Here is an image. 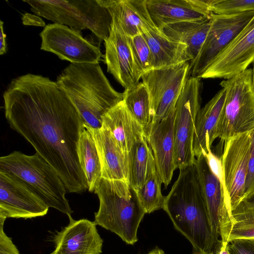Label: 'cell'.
I'll list each match as a JSON object with an SVG mask.
<instances>
[{"mask_svg":"<svg viewBox=\"0 0 254 254\" xmlns=\"http://www.w3.org/2000/svg\"><path fill=\"white\" fill-rule=\"evenodd\" d=\"M3 98L10 127L53 167L67 192L87 190L78 156L84 123L57 82L27 73L12 79Z\"/></svg>","mask_w":254,"mask_h":254,"instance_id":"cell-1","label":"cell"},{"mask_svg":"<svg viewBox=\"0 0 254 254\" xmlns=\"http://www.w3.org/2000/svg\"><path fill=\"white\" fill-rule=\"evenodd\" d=\"M163 209L175 229L190 243L191 254L209 253L219 242L212 232L194 164L180 170L178 179L165 196Z\"/></svg>","mask_w":254,"mask_h":254,"instance_id":"cell-2","label":"cell"},{"mask_svg":"<svg viewBox=\"0 0 254 254\" xmlns=\"http://www.w3.org/2000/svg\"><path fill=\"white\" fill-rule=\"evenodd\" d=\"M90 127H102L103 116L123 101L124 92L116 91L99 63L70 64L56 81Z\"/></svg>","mask_w":254,"mask_h":254,"instance_id":"cell-3","label":"cell"},{"mask_svg":"<svg viewBox=\"0 0 254 254\" xmlns=\"http://www.w3.org/2000/svg\"><path fill=\"white\" fill-rule=\"evenodd\" d=\"M94 192L99 200L95 224L114 233L127 244L134 245L146 214L136 191L128 182L102 178Z\"/></svg>","mask_w":254,"mask_h":254,"instance_id":"cell-4","label":"cell"},{"mask_svg":"<svg viewBox=\"0 0 254 254\" xmlns=\"http://www.w3.org/2000/svg\"><path fill=\"white\" fill-rule=\"evenodd\" d=\"M31 10L54 23L80 32L90 30L99 42L110 35L112 17L106 0H23Z\"/></svg>","mask_w":254,"mask_h":254,"instance_id":"cell-5","label":"cell"},{"mask_svg":"<svg viewBox=\"0 0 254 254\" xmlns=\"http://www.w3.org/2000/svg\"><path fill=\"white\" fill-rule=\"evenodd\" d=\"M0 170L23 180L49 207L71 216L73 211L65 197L67 189L53 167L39 154L28 155L14 151L0 158Z\"/></svg>","mask_w":254,"mask_h":254,"instance_id":"cell-6","label":"cell"},{"mask_svg":"<svg viewBox=\"0 0 254 254\" xmlns=\"http://www.w3.org/2000/svg\"><path fill=\"white\" fill-rule=\"evenodd\" d=\"M220 85L226 91L224 105L213 140L225 142L236 135L254 129V85L252 68H248Z\"/></svg>","mask_w":254,"mask_h":254,"instance_id":"cell-7","label":"cell"},{"mask_svg":"<svg viewBox=\"0 0 254 254\" xmlns=\"http://www.w3.org/2000/svg\"><path fill=\"white\" fill-rule=\"evenodd\" d=\"M200 79L190 77L176 102L175 118V165L184 169L194 163L192 143L197 116L200 110Z\"/></svg>","mask_w":254,"mask_h":254,"instance_id":"cell-8","label":"cell"},{"mask_svg":"<svg viewBox=\"0 0 254 254\" xmlns=\"http://www.w3.org/2000/svg\"><path fill=\"white\" fill-rule=\"evenodd\" d=\"M190 63L153 68L141 76L150 97L153 119L146 134L155 127L176 105L189 78Z\"/></svg>","mask_w":254,"mask_h":254,"instance_id":"cell-9","label":"cell"},{"mask_svg":"<svg viewBox=\"0 0 254 254\" xmlns=\"http://www.w3.org/2000/svg\"><path fill=\"white\" fill-rule=\"evenodd\" d=\"M251 143L250 132L234 136L224 142L220 158L225 203L231 217L232 211L244 199Z\"/></svg>","mask_w":254,"mask_h":254,"instance_id":"cell-10","label":"cell"},{"mask_svg":"<svg viewBox=\"0 0 254 254\" xmlns=\"http://www.w3.org/2000/svg\"><path fill=\"white\" fill-rule=\"evenodd\" d=\"M41 50L54 53L71 64H97L103 57L99 46L80 32L57 23L46 25L40 34Z\"/></svg>","mask_w":254,"mask_h":254,"instance_id":"cell-11","label":"cell"},{"mask_svg":"<svg viewBox=\"0 0 254 254\" xmlns=\"http://www.w3.org/2000/svg\"><path fill=\"white\" fill-rule=\"evenodd\" d=\"M254 15V11L230 15L212 14L205 41L196 57L190 62L191 77H198Z\"/></svg>","mask_w":254,"mask_h":254,"instance_id":"cell-12","label":"cell"},{"mask_svg":"<svg viewBox=\"0 0 254 254\" xmlns=\"http://www.w3.org/2000/svg\"><path fill=\"white\" fill-rule=\"evenodd\" d=\"M49 208L23 180L0 170V218L26 219L43 216Z\"/></svg>","mask_w":254,"mask_h":254,"instance_id":"cell-13","label":"cell"},{"mask_svg":"<svg viewBox=\"0 0 254 254\" xmlns=\"http://www.w3.org/2000/svg\"><path fill=\"white\" fill-rule=\"evenodd\" d=\"M254 62V15L199 78H231Z\"/></svg>","mask_w":254,"mask_h":254,"instance_id":"cell-14","label":"cell"},{"mask_svg":"<svg viewBox=\"0 0 254 254\" xmlns=\"http://www.w3.org/2000/svg\"><path fill=\"white\" fill-rule=\"evenodd\" d=\"M194 164L213 234L217 240L228 243L232 218L226 205L223 185L211 171L203 154L195 158Z\"/></svg>","mask_w":254,"mask_h":254,"instance_id":"cell-15","label":"cell"},{"mask_svg":"<svg viewBox=\"0 0 254 254\" xmlns=\"http://www.w3.org/2000/svg\"><path fill=\"white\" fill-rule=\"evenodd\" d=\"M104 61L107 71L125 88H130L139 82L142 74L135 63L130 37L112 22L109 36L104 41Z\"/></svg>","mask_w":254,"mask_h":254,"instance_id":"cell-16","label":"cell"},{"mask_svg":"<svg viewBox=\"0 0 254 254\" xmlns=\"http://www.w3.org/2000/svg\"><path fill=\"white\" fill-rule=\"evenodd\" d=\"M68 217V224L54 235L55 248L50 254H101L103 241L95 223Z\"/></svg>","mask_w":254,"mask_h":254,"instance_id":"cell-17","label":"cell"},{"mask_svg":"<svg viewBox=\"0 0 254 254\" xmlns=\"http://www.w3.org/2000/svg\"><path fill=\"white\" fill-rule=\"evenodd\" d=\"M155 26L160 31L165 26L182 21L208 19L212 15V0H146Z\"/></svg>","mask_w":254,"mask_h":254,"instance_id":"cell-18","label":"cell"},{"mask_svg":"<svg viewBox=\"0 0 254 254\" xmlns=\"http://www.w3.org/2000/svg\"><path fill=\"white\" fill-rule=\"evenodd\" d=\"M176 105L146 134L152 150L156 171L166 189L171 183L175 165V118Z\"/></svg>","mask_w":254,"mask_h":254,"instance_id":"cell-19","label":"cell"},{"mask_svg":"<svg viewBox=\"0 0 254 254\" xmlns=\"http://www.w3.org/2000/svg\"><path fill=\"white\" fill-rule=\"evenodd\" d=\"M91 128L100 159L102 178L129 182L128 153L123 152L107 129L102 127Z\"/></svg>","mask_w":254,"mask_h":254,"instance_id":"cell-20","label":"cell"},{"mask_svg":"<svg viewBox=\"0 0 254 254\" xmlns=\"http://www.w3.org/2000/svg\"><path fill=\"white\" fill-rule=\"evenodd\" d=\"M113 22L131 38L154 27L146 0H106Z\"/></svg>","mask_w":254,"mask_h":254,"instance_id":"cell-21","label":"cell"},{"mask_svg":"<svg viewBox=\"0 0 254 254\" xmlns=\"http://www.w3.org/2000/svg\"><path fill=\"white\" fill-rule=\"evenodd\" d=\"M102 127L107 129L124 152L128 153L134 144L146 135L143 127L122 101L102 117Z\"/></svg>","mask_w":254,"mask_h":254,"instance_id":"cell-22","label":"cell"},{"mask_svg":"<svg viewBox=\"0 0 254 254\" xmlns=\"http://www.w3.org/2000/svg\"><path fill=\"white\" fill-rule=\"evenodd\" d=\"M226 91L222 88L198 112L193 138L195 158L207 153L214 141L213 136L224 104Z\"/></svg>","mask_w":254,"mask_h":254,"instance_id":"cell-23","label":"cell"},{"mask_svg":"<svg viewBox=\"0 0 254 254\" xmlns=\"http://www.w3.org/2000/svg\"><path fill=\"white\" fill-rule=\"evenodd\" d=\"M143 35L151 50L153 68L191 61L185 44L169 39L157 27L145 31Z\"/></svg>","mask_w":254,"mask_h":254,"instance_id":"cell-24","label":"cell"},{"mask_svg":"<svg viewBox=\"0 0 254 254\" xmlns=\"http://www.w3.org/2000/svg\"><path fill=\"white\" fill-rule=\"evenodd\" d=\"M211 18L170 24L163 27L161 31L169 39L185 44L192 61L205 41Z\"/></svg>","mask_w":254,"mask_h":254,"instance_id":"cell-25","label":"cell"},{"mask_svg":"<svg viewBox=\"0 0 254 254\" xmlns=\"http://www.w3.org/2000/svg\"><path fill=\"white\" fill-rule=\"evenodd\" d=\"M78 156L87 190L94 192L102 178L101 167L91 128L85 123L79 140Z\"/></svg>","mask_w":254,"mask_h":254,"instance_id":"cell-26","label":"cell"},{"mask_svg":"<svg viewBox=\"0 0 254 254\" xmlns=\"http://www.w3.org/2000/svg\"><path fill=\"white\" fill-rule=\"evenodd\" d=\"M129 183L136 190L156 171L152 150L143 136L136 141L128 152Z\"/></svg>","mask_w":254,"mask_h":254,"instance_id":"cell-27","label":"cell"},{"mask_svg":"<svg viewBox=\"0 0 254 254\" xmlns=\"http://www.w3.org/2000/svg\"><path fill=\"white\" fill-rule=\"evenodd\" d=\"M124 92L123 101L127 110L146 132L153 119L150 97L146 86L142 82H138Z\"/></svg>","mask_w":254,"mask_h":254,"instance_id":"cell-28","label":"cell"},{"mask_svg":"<svg viewBox=\"0 0 254 254\" xmlns=\"http://www.w3.org/2000/svg\"><path fill=\"white\" fill-rule=\"evenodd\" d=\"M228 243L237 239H254V202L242 200L231 212Z\"/></svg>","mask_w":254,"mask_h":254,"instance_id":"cell-29","label":"cell"},{"mask_svg":"<svg viewBox=\"0 0 254 254\" xmlns=\"http://www.w3.org/2000/svg\"><path fill=\"white\" fill-rule=\"evenodd\" d=\"M162 181L156 171L149 176L136 191L139 201L146 214L163 209L165 196L161 191Z\"/></svg>","mask_w":254,"mask_h":254,"instance_id":"cell-30","label":"cell"},{"mask_svg":"<svg viewBox=\"0 0 254 254\" xmlns=\"http://www.w3.org/2000/svg\"><path fill=\"white\" fill-rule=\"evenodd\" d=\"M136 65L142 75L153 69L151 50L143 34L130 38Z\"/></svg>","mask_w":254,"mask_h":254,"instance_id":"cell-31","label":"cell"},{"mask_svg":"<svg viewBox=\"0 0 254 254\" xmlns=\"http://www.w3.org/2000/svg\"><path fill=\"white\" fill-rule=\"evenodd\" d=\"M254 11V0H217L212 9L213 14L230 15Z\"/></svg>","mask_w":254,"mask_h":254,"instance_id":"cell-32","label":"cell"},{"mask_svg":"<svg viewBox=\"0 0 254 254\" xmlns=\"http://www.w3.org/2000/svg\"><path fill=\"white\" fill-rule=\"evenodd\" d=\"M251 149L248 169L245 183L244 199L248 198L254 193V129L250 131Z\"/></svg>","mask_w":254,"mask_h":254,"instance_id":"cell-33","label":"cell"},{"mask_svg":"<svg viewBox=\"0 0 254 254\" xmlns=\"http://www.w3.org/2000/svg\"><path fill=\"white\" fill-rule=\"evenodd\" d=\"M229 254H254V239H237L228 243Z\"/></svg>","mask_w":254,"mask_h":254,"instance_id":"cell-34","label":"cell"},{"mask_svg":"<svg viewBox=\"0 0 254 254\" xmlns=\"http://www.w3.org/2000/svg\"><path fill=\"white\" fill-rule=\"evenodd\" d=\"M5 220V219L0 218V254H19L18 250L11 239L4 232Z\"/></svg>","mask_w":254,"mask_h":254,"instance_id":"cell-35","label":"cell"},{"mask_svg":"<svg viewBox=\"0 0 254 254\" xmlns=\"http://www.w3.org/2000/svg\"><path fill=\"white\" fill-rule=\"evenodd\" d=\"M212 173L217 177L223 185V171L221 160L214 154L209 148L207 153L203 154Z\"/></svg>","mask_w":254,"mask_h":254,"instance_id":"cell-36","label":"cell"},{"mask_svg":"<svg viewBox=\"0 0 254 254\" xmlns=\"http://www.w3.org/2000/svg\"><path fill=\"white\" fill-rule=\"evenodd\" d=\"M6 35L4 32L3 22L0 20V55H2L7 52Z\"/></svg>","mask_w":254,"mask_h":254,"instance_id":"cell-37","label":"cell"},{"mask_svg":"<svg viewBox=\"0 0 254 254\" xmlns=\"http://www.w3.org/2000/svg\"><path fill=\"white\" fill-rule=\"evenodd\" d=\"M228 246V243H222L220 240L213 251L206 254H229Z\"/></svg>","mask_w":254,"mask_h":254,"instance_id":"cell-38","label":"cell"},{"mask_svg":"<svg viewBox=\"0 0 254 254\" xmlns=\"http://www.w3.org/2000/svg\"><path fill=\"white\" fill-rule=\"evenodd\" d=\"M148 254H165L164 252L161 249L156 248L150 251Z\"/></svg>","mask_w":254,"mask_h":254,"instance_id":"cell-39","label":"cell"},{"mask_svg":"<svg viewBox=\"0 0 254 254\" xmlns=\"http://www.w3.org/2000/svg\"><path fill=\"white\" fill-rule=\"evenodd\" d=\"M249 201L254 202V193L250 196L248 198L245 199Z\"/></svg>","mask_w":254,"mask_h":254,"instance_id":"cell-40","label":"cell"},{"mask_svg":"<svg viewBox=\"0 0 254 254\" xmlns=\"http://www.w3.org/2000/svg\"><path fill=\"white\" fill-rule=\"evenodd\" d=\"M252 71H253V83H254V62L253 63V68H252Z\"/></svg>","mask_w":254,"mask_h":254,"instance_id":"cell-41","label":"cell"}]
</instances>
